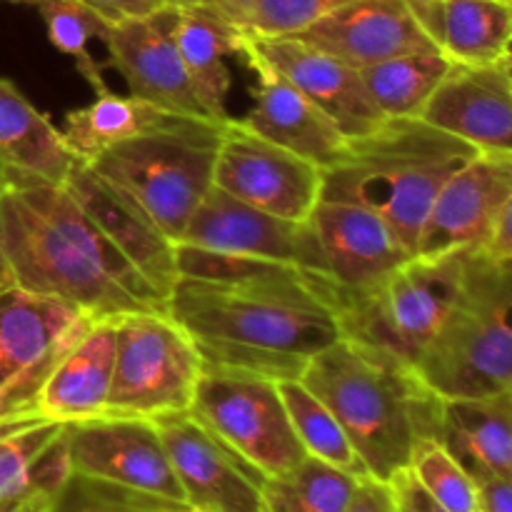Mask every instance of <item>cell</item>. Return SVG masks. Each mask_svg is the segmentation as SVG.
<instances>
[{"instance_id": "cell-29", "label": "cell", "mask_w": 512, "mask_h": 512, "mask_svg": "<svg viewBox=\"0 0 512 512\" xmlns=\"http://www.w3.org/2000/svg\"><path fill=\"white\" fill-rule=\"evenodd\" d=\"M170 115L135 95H118L108 88L95 95L93 103L68 110L60 135L75 158L90 163L113 145L158 128Z\"/></svg>"}, {"instance_id": "cell-13", "label": "cell", "mask_w": 512, "mask_h": 512, "mask_svg": "<svg viewBox=\"0 0 512 512\" xmlns=\"http://www.w3.org/2000/svg\"><path fill=\"white\" fill-rule=\"evenodd\" d=\"M213 185L265 213L308 223L323 193V170L230 118L220 135Z\"/></svg>"}, {"instance_id": "cell-5", "label": "cell", "mask_w": 512, "mask_h": 512, "mask_svg": "<svg viewBox=\"0 0 512 512\" xmlns=\"http://www.w3.org/2000/svg\"><path fill=\"white\" fill-rule=\"evenodd\" d=\"M512 263L468 250L458 295L415 360L443 400L512 390Z\"/></svg>"}, {"instance_id": "cell-21", "label": "cell", "mask_w": 512, "mask_h": 512, "mask_svg": "<svg viewBox=\"0 0 512 512\" xmlns=\"http://www.w3.org/2000/svg\"><path fill=\"white\" fill-rule=\"evenodd\" d=\"M295 35L355 70L433 48L405 0H355Z\"/></svg>"}, {"instance_id": "cell-19", "label": "cell", "mask_w": 512, "mask_h": 512, "mask_svg": "<svg viewBox=\"0 0 512 512\" xmlns=\"http://www.w3.org/2000/svg\"><path fill=\"white\" fill-rule=\"evenodd\" d=\"M418 118L478 153H512L510 60L490 65L453 63Z\"/></svg>"}, {"instance_id": "cell-8", "label": "cell", "mask_w": 512, "mask_h": 512, "mask_svg": "<svg viewBox=\"0 0 512 512\" xmlns=\"http://www.w3.org/2000/svg\"><path fill=\"white\" fill-rule=\"evenodd\" d=\"M465 253L413 255L368 288L338 293L343 338L415 365L458 295Z\"/></svg>"}, {"instance_id": "cell-12", "label": "cell", "mask_w": 512, "mask_h": 512, "mask_svg": "<svg viewBox=\"0 0 512 512\" xmlns=\"http://www.w3.org/2000/svg\"><path fill=\"white\" fill-rule=\"evenodd\" d=\"M63 445L75 478L185 505L153 420L115 415L78 420L63 428Z\"/></svg>"}, {"instance_id": "cell-4", "label": "cell", "mask_w": 512, "mask_h": 512, "mask_svg": "<svg viewBox=\"0 0 512 512\" xmlns=\"http://www.w3.org/2000/svg\"><path fill=\"white\" fill-rule=\"evenodd\" d=\"M478 153L420 118H385L323 170L320 198L350 200L383 215L410 253L445 180Z\"/></svg>"}, {"instance_id": "cell-41", "label": "cell", "mask_w": 512, "mask_h": 512, "mask_svg": "<svg viewBox=\"0 0 512 512\" xmlns=\"http://www.w3.org/2000/svg\"><path fill=\"white\" fill-rule=\"evenodd\" d=\"M58 493L60 490L33 485V488H25L20 493L0 498V512H55Z\"/></svg>"}, {"instance_id": "cell-26", "label": "cell", "mask_w": 512, "mask_h": 512, "mask_svg": "<svg viewBox=\"0 0 512 512\" xmlns=\"http://www.w3.org/2000/svg\"><path fill=\"white\" fill-rule=\"evenodd\" d=\"M175 40L195 100L213 123L225 125L233 118L228 113L233 75L225 58L240 53L243 33L213 8L193 5V8H178Z\"/></svg>"}, {"instance_id": "cell-25", "label": "cell", "mask_w": 512, "mask_h": 512, "mask_svg": "<svg viewBox=\"0 0 512 512\" xmlns=\"http://www.w3.org/2000/svg\"><path fill=\"white\" fill-rule=\"evenodd\" d=\"M438 443L473 480L512 478V390L443 400Z\"/></svg>"}, {"instance_id": "cell-17", "label": "cell", "mask_w": 512, "mask_h": 512, "mask_svg": "<svg viewBox=\"0 0 512 512\" xmlns=\"http://www.w3.org/2000/svg\"><path fill=\"white\" fill-rule=\"evenodd\" d=\"M512 203V153H475L435 195L415 255L478 250L495 215Z\"/></svg>"}, {"instance_id": "cell-24", "label": "cell", "mask_w": 512, "mask_h": 512, "mask_svg": "<svg viewBox=\"0 0 512 512\" xmlns=\"http://www.w3.org/2000/svg\"><path fill=\"white\" fill-rule=\"evenodd\" d=\"M440 55L458 65L510 60L512 0H405Z\"/></svg>"}, {"instance_id": "cell-11", "label": "cell", "mask_w": 512, "mask_h": 512, "mask_svg": "<svg viewBox=\"0 0 512 512\" xmlns=\"http://www.w3.org/2000/svg\"><path fill=\"white\" fill-rule=\"evenodd\" d=\"M93 320L65 300L0 285V425L38 418L45 378Z\"/></svg>"}, {"instance_id": "cell-39", "label": "cell", "mask_w": 512, "mask_h": 512, "mask_svg": "<svg viewBox=\"0 0 512 512\" xmlns=\"http://www.w3.org/2000/svg\"><path fill=\"white\" fill-rule=\"evenodd\" d=\"M475 483V505L478 512H512V478L488 475Z\"/></svg>"}, {"instance_id": "cell-37", "label": "cell", "mask_w": 512, "mask_h": 512, "mask_svg": "<svg viewBox=\"0 0 512 512\" xmlns=\"http://www.w3.org/2000/svg\"><path fill=\"white\" fill-rule=\"evenodd\" d=\"M345 512H395L393 488L373 475H360Z\"/></svg>"}, {"instance_id": "cell-16", "label": "cell", "mask_w": 512, "mask_h": 512, "mask_svg": "<svg viewBox=\"0 0 512 512\" xmlns=\"http://www.w3.org/2000/svg\"><path fill=\"white\" fill-rule=\"evenodd\" d=\"M238 58L258 60L278 70L308 100H313L345 138L355 140L385 123L383 113L365 90L360 70L315 48L298 35H243Z\"/></svg>"}, {"instance_id": "cell-38", "label": "cell", "mask_w": 512, "mask_h": 512, "mask_svg": "<svg viewBox=\"0 0 512 512\" xmlns=\"http://www.w3.org/2000/svg\"><path fill=\"white\" fill-rule=\"evenodd\" d=\"M395 495V512H448L443 505L435 503L408 468L388 480Z\"/></svg>"}, {"instance_id": "cell-30", "label": "cell", "mask_w": 512, "mask_h": 512, "mask_svg": "<svg viewBox=\"0 0 512 512\" xmlns=\"http://www.w3.org/2000/svg\"><path fill=\"white\" fill-rule=\"evenodd\" d=\"M450 65L445 55L430 48L368 65L360 78L383 118H418Z\"/></svg>"}, {"instance_id": "cell-33", "label": "cell", "mask_w": 512, "mask_h": 512, "mask_svg": "<svg viewBox=\"0 0 512 512\" xmlns=\"http://www.w3.org/2000/svg\"><path fill=\"white\" fill-rule=\"evenodd\" d=\"M28 5H33L40 18H43L50 43L60 53L70 55L75 60V68L88 80L95 95L108 90L103 78V65L90 55L88 45L90 40L103 43L110 20L95 8H90V5L80 3V0H30Z\"/></svg>"}, {"instance_id": "cell-40", "label": "cell", "mask_w": 512, "mask_h": 512, "mask_svg": "<svg viewBox=\"0 0 512 512\" xmlns=\"http://www.w3.org/2000/svg\"><path fill=\"white\" fill-rule=\"evenodd\" d=\"M478 250L493 255L495 260L512 263V203L505 205V208L495 215L493 225H490L488 235H485L483 245H480Z\"/></svg>"}, {"instance_id": "cell-22", "label": "cell", "mask_w": 512, "mask_h": 512, "mask_svg": "<svg viewBox=\"0 0 512 512\" xmlns=\"http://www.w3.org/2000/svg\"><path fill=\"white\" fill-rule=\"evenodd\" d=\"M245 65L258 75V83L253 90L255 105L240 118V125L268 143L310 160L320 170L338 163L350 143L343 130L278 70L258 60H245Z\"/></svg>"}, {"instance_id": "cell-2", "label": "cell", "mask_w": 512, "mask_h": 512, "mask_svg": "<svg viewBox=\"0 0 512 512\" xmlns=\"http://www.w3.org/2000/svg\"><path fill=\"white\" fill-rule=\"evenodd\" d=\"M0 285L65 300L95 320L168 310L65 185L8 165H0Z\"/></svg>"}, {"instance_id": "cell-35", "label": "cell", "mask_w": 512, "mask_h": 512, "mask_svg": "<svg viewBox=\"0 0 512 512\" xmlns=\"http://www.w3.org/2000/svg\"><path fill=\"white\" fill-rule=\"evenodd\" d=\"M408 470L418 480L420 488L448 512H478L473 478L460 468L458 460L438 440L418 443Z\"/></svg>"}, {"instance_id": "cell-43", "label": "cell", "mask_w": 512, "mask_h": 512, "mask_svg": "<svg viewBox=\"0 0 512 512\" xmlns=\"http://www.w3.org/2000/svg\"><path fill=\"white\" fill-rule=\"evenodd\" d=\"M163 5H175V8H193V5H218L223 0H160Z\"/></svg>"}, {"instance_id": "cell-36", "label": "cell", "mask_w": 512, "mask_h": 512, "mask_svg": "<svg viewBox=\"0 0 512 512\" xmlns=\"http://www.w3.org/2000/svg\"><path fill=\"white\" fill-rule=\"evenodd\" d=\"M55 512H190L185 505L128 490L108 488L70 475L55 498Z\"/></svg>"}, {"instance_id": "cell-44", "label": "cell", "mask_w": 512, "mask_h": 512, "mask_svg": "<svg viewBox=\"0 0 512 512\" xmlns=\"http://www.w3.org/2000/svg\"><path fill=\"white\" fill-rule=\"evenodd\" d=\"M0 3H18L20 5V0H0Z\"/></svg>"}, {"instance_id": "cell-9", "label": "cell", "mask_w": 512, "mask_h": 512, "mask_svg": "<svg viewBox=\"0 0 512 512\" xmlns=\"http://www.w3.org/2000/svg\"><path fill=\"white\" fill-rule=\"evenodd\" d=\"M203 360L168 310L115 318V363L103 415L145 418L185 413L193 405Z\"/></svg>"}, {"instance_id": "cell-18", "label": "cell", "mask_w": 512, "mask_h": 512, "mask_svg": "<svg viewBox=\"0 0 512 512\" xmlns=\"http://www.w3.org/2000/svg\"><path fill=\"white\" fill-rule=\"evenodd\" d=\"M325 278L338 293H355L413 258L393 225L365 205L320 198L308 218Z\"/></svg>"}, {"instance_id": "cell-42", "label": "cell", "mask_w": 512, "mask_h": 512, "mask_svg": "<svg viewBox=\"0 0 512 512\" xmlns=\"http://www.w3.org/2000/svg\"><path fill=\"white\" fill-rule=\"evenodd\" d=\"M30 0H20V5H28ZM80 3L90 5V8L98 10L100 15L115 23V20L133 18V15H145L150 10L160 8V0H80Z\"/></svg>"}, {"instance_id": "cell-3", "label": "cell", "mask_w": 512, "mask_h": 512, "mask_svg": "<svg viewBox=\"0 0 512 512\" xmlns=\"http://www.w3.org/2000/svg\"><path fill=\"white\" fill-rule=\"evenodd\" d=\"M338 418L365 473L388 483L423 440H438L443 398L385 350L340 338L300 375Z\"/></svg>"}, {"instance_id": "cell-28", "label": "cell", "mask_w": 512, "mask_h": 512, "mask_svg": "<svg viewBox=\"0 0 512 512\" xmlns=\"http://www.w3.org/2000/svg\"><path fill=\"white\" fill-rule=\"evenodd\" d=\"M63 428L45 418L0 425V498L33 485L60 490L68 483Z\"/></svg>"}, {"instance_id": "cell-20", "label": "cell", "mask_w": 512, "mask_h": 512, "mask_svg": "<svg viewBox=\"0 0 512 512\" xmlns=\"http://www.w3.org/2000/svg\"><path fill=\"white\" fill-rule=\"evenodd\" d=\"M63 185L100 235L168 300L178 280L175 253L173 243L155 228L153 220L83 160L73 165Z\"/></svg>"}, {"instance_id": "cell-34", "label": "cell", "mask_w": 512, "mask_h": 512, "mask_svg": "<svg viewBox=\"0 0 512 512\" xmlns=\"http://www.w3.org/2000/svg\"><path fill=\"white\" fill-rule=\"evenodd\" d=\"M355 0H223L205 5L223 15L243 35H295L320 20L323 15Z\"/></svg>"}, {"instance_id": "cell-14", "label": "cell", "mask_w": 512, "mask_h": 512, "mask_svg": "<svg viewBox=\"0 0 512 512\" xmlns=\"http://www.w3.org/2000/svg\"><path fill=\"white\" fill-rule=\"evenodd\" d=\"M190 512H268L263 478L190 410L153 418Z\"/></svg>"}, {"instance_id": "cell-10", "label": "cell", "mask_w": 512, "mask_h": 512, "mask_svg": "<svg viewBox=\"0 0 512 512\" xmlns=\"http://www.w3.org/2000/svg\"><path fill=\"white\" fill-rule=\"evenodd\" d=\"M190 413L263 480L288 473L305 458L275 380L203 368Z\"/></svg>"}, {"instance_id": "cell-15", "label": "cell", "mask_w": 512, "mask_h": 512, "mask_svg": "<svg viewBox=\"0 0 512 512\" xmlns=\"http://www.w3.org/2000/svg\"><path fill=\"white\" fill-rule=\"evenodd\" d=\"M175 23V5H160L145 15L110 23L103 35L108 65L123 75L128 95H135L165 113L208 118L190 88L175 40Z\"/></svg>"}, {"instance_id": "cell-1", "label": "cell", "mask_w": 512, "mask_h": 512, "mask_svg": "<svg viewBox=\"0 0 512 512\" xmlns=\"http://www.w3.org/2000/svg\"><path fill=\"white\" fill-rule=\"evenodd\" d=\"M168 313L190 335L203 368L298 380L315 355L343 338L338 290L298 268L208 283L178 278Z\"/></svg>"}, {"instance_id": "cell-31", "label": "cell", "mask_w": 512, "mask_h": 512, "mask_svg": "<svg viewBox=\"0 0 512 512\" xmlns=\"http://www.w3.org/2000/svg\"><path fill=\"white\" fill-rule=\"evenodd\" d=\"M278 393L283 398L285 413H288L295 438L303 445L305 455L323 460V463L345 470V473L368 475L358 453L350 445L348 435L340 428L338 418L303 380H280Z\"/></svg>"}, {"instance_id": "cell-27", "label": "cell", "mask_w": 512, "mask_h": 512, "mask_svg": "<svg viewBox=\"0 0 512 512\" xmlns=\"http://www.w3.org/2000/svg\"><path fill=\"white\" fill-rule=\"evenodd\" d=\"M75 163L58 125L13 80L0 78V165L63 185Z\"/></svg>"}, {"instance_id": "cell-32", "label": "cell", "mask_w": 512, "mask_h": 512, "mask_svg": "<svg viewBox=\"0 0 512 512\" xmlns=\"http://www.w3.org/2000/svg\"><path fill=\"white\" fill-rule=\"evenodd\" d=\"M360 475L305 455L293 470L263 480L268 512H345Z\"/></svg>"}, {"instance_id": "cell-7", "label": "cell", "mask_w": 512, "mask_h": 512, "mask_svg": "<svg viewBox=\"0 0 512 512\" xmlns=\"http://www.w3.org/2000/svg\"><path fill=\"white\" fill-rule=\"evenodd\" d=\"M173 253L178 278L188 280L230 283L285 268L325 278L323 255L308 223L265 213L215 185L185 225Z\"/></svg>"}, {"instance_id": "cell-6", "label": "cell", "mask_w": 512, "mask_h": 512, "mask_svg": "<svg viewBox=\"0 0 512 512\" xmlns=\"http://www.w3.org/2000/svg\"><path fill=\"white\" fill-rule=\"evenodd\" d=\"M220 135L223 125L213 120L170 115L158 128L113 145L88 165L128 195L175 245L213 188Z\"/></svg>"}, {"instance_id": "cell-23", "label": "cell", "mask_w": 512, "mask_h": 512, "mask_svg": "<svg viewBox=\"0 0 512 512\" xmlns=\"http://www.w3.org/2000/svg\"><path fill=\"white\" fill-rule=\"evenodd\" d=\"M115 363V318L93 320L58 358L40 388L35 413L53 423L100 418Z\"/></svg>"}]
</instances>
